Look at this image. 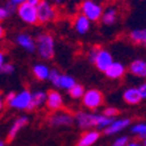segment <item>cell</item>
<instances>
[{"label": "cell", "mask_w": 146, "mask_h": 146, "mask_svg": "<svg viewBox=\"0 0 146 146\" xmlns=\"http://www.w3.org/2000/svg\"><path fill=\"white\" fill-rule=\"evenodd\" d=\"M75 123L77 126L82 130H104L112 123L115 118L106 117L103 113H91V112H84V111H78L74 116Z\"/></svg>", "instance_id": "1"}, {"label": "cell", "mask_w": 146, "mask_h": 146, "mask_svg": "<svg viewBox=\"0 0 146 146\" xmlns=\"http://www.w3.org/2000/svg\"><path fill=\"white\" fill-rule=\"evenodd\" d=\"M5 104L18 111H33L32 109V91L23 89L21 91H9L4 95Z\"/></svg>", "instance_id": "2"}, {"label": "cell", "mask_w": 146, "mask_h": 146, "mask_svg": "<svg viewBox=\"0 0 146 146\" xmlns=\"http://www.w3.org/2000/svg\"><path fill=\"white\" fill-rule=\"evenodd\" d=\"M35 52L43 61H49L55 56V39L49 33H40L35 39Z\"/></svg>", "instance_id": "3"}, {"label": "cell", "mask_w": 146, "mask_h": 146, "mask_svg": "<svg viewBox=\"0 0 146 146\" xmlns=\"http://www.w3.org/2000/svg\"><path fill=\"white\" fill-rule=\"evenodd\" d=\"M48 81H49L53 84V87H55L56 89H62V90H67V91L74 86V84L77 83L76 80L72 76H70L68 74H63V72H61L56 68L50 69Z\"/></svg>", "instance_id": "4"}, {"label": "cell", "mask_w": 146, "mask_h": 146, "mask_svg": "<svg viewBox=\"0 0 146 146\" xmlns=\"http://www.w3.org/2000/svg\"><path fill=\"white\" fill-rule=\"evenodd\" d=\"M103 9V6L96 3L95 0H83L80 5V13L86 17L90 22L100 21Z\"/></svg>", "instance_id": "5"}, {"label": "cell", "mask_w": 146, "mask_h": 146, "mask_svg": "<svg viewBox=\"0 0 146 146\" xmlns=\"http://www.w3.org/2000/svg\"><path fill=\"white\" fill-rule=\"evenodd\" d=\"M36 12H38V21L42 25L53 22L57 18V11L49 0H41V3L36 6Z\"/></svg>", "instance_id": "6"}, {"label": "cell", "mask_w": 146, "mask_h": 146, "mask_svg": "<svg viewBox=\"0 0 146 146\" xmlns=\"http://www.w3.org/2000/svg\"><path fill=\"white\" fill-rule=\"evenodd\" d=\"M19 19L26 23L28 26H35L38 25V12H36V7L29 5L28 3H23L17 7V12Z\"/></svg>", "instance_id": "7"}, {"label": "cell", "mask_w": 146, "mask_h": 146, "mask_svg": "<svg viewBox=\"0 0 146 146\" xmlns=\"http://www.w3.org/2000/svg\"><path fill=\"white\" fill-rule=\"evenodd\" d=\"M47 123L53 127H68L75 123V119L71 113L63 110H57L48 117Z\"/></svg>", "instance_id": "8"}, {"label": "cell", "mask_w": 146, "mask_h": 146, "mask_svg": "<svg viewBox=\"0 0 146 146\" xmlns=\"http://www.w3.org/2000/svg\"><path fill=\"white\" fill-rule=\"evenodd\" d=\"M104 102L103 94L97 89H89L82 96V104L89 110H97Z\"/></svg>", "instance_id": "9"}, {"label": "cell", "mask_w": 146, "mask_h": 146, "mask_svg": "<svg viewBox=\"0 0 146 146\" xmlns=\"http://www.w3.org/2000/svg\"><path fill=\"white\" fill-rule=\"evenodd\" d=\"M29 123V118L27 116H20L18 117L12 125L9 126L8 131H7V135H6V143H12L20 133V131L22 129H25Z\"/></svg>", "instance_id": "10"}, {"label": "cell", "mask_w": 146, "mask_h": 146, "mask_svg": "<svg viewBox=\"0 0 146 146\" xmlns=\"http://www.w3.org/2000/svg\"><path fill=\"white\" fill-rule=\"evenodd\" d=\"M44 105L49 111H57V110H62V108L64 105V100L63 96L61 95L57 90H50L47 92L46 97V103Z\"/></svg>", "instance_id": "11"}, {"label": "cell", "mask_w": 146, "mask_h": 146, "mask_svg": "<svg viewBox=\"0 0 146 146\" xmlns=\"http://www.w3.org/2000/svg\"><path fill=\"white\" fill-rule=\"evenodd\" d=\"M113 62V57H112V54L106 50V49H102L100 48L98 53H97L95 60H94V64L96 66V68L98 69L100 71H105L106 68L110 66L111 63Z\"/></svg>", "instance_id": "12"}, {"label": "cell", "mask_w": 146, "mask_h": 146, "mask_svg": "<svg viewBox=\"0 0 146 146\" xmlns=\"http://www.w3.org/2000/svg\"><path fill=\"white\" fill-rule=\"evenodd\" d=\"M131 125V119L130 118H115L112 120V123L109 125L108 127L104 129V133L106 136H113V135H118L119 132L124 131L125 129H127Z\"/></svg>", "instance_id": "13"}, {"label": "cell", "mask_w": 146, "mask_h": 146, "mask_svg": "<svg viewBox=\"0 0 146 146\" xmlns=\"http://www.w3.org/2000/svg\"><path fill=\"white\" fill-rule=\"evenodd\" d=\"M17 44L27 53H35V40L32 38V35L28 33H19L15 36Z\"/></svg>", "instance_id": "14"}, {"label": "cell", "mask_w": 146, "mask_h": 146, "mask_svg": "<svg viewBox=\"0 0 146 146\" xmlns=\"http://www.w3.org/2000/svg\"><path fill=\"white\" fill-rule=\"evenodd\" d=\"M125 72H126L125 66L121 62H118V61H113V62L106 68L104 74L110 80H119L125 75Z\"/></svg>", "instance_id": "15"}, {"label": "cell", "mask_w": 146, "mask_h": 146, "mask_svg": "<svg viewBox=\"0 0 146 146\" xmlns=\"http://www.w3.org/2000/svg\"><path fill=\"white\" fill-rule=\"evenodd\" d=\"M101 138V133L98 130H89L84 132L80 137L76 146H92Z\"/></svg>", "instance_id": "16"}, {"label": "cell", "mask_w": 146, "mask_h": 146, "mask_svg": "<svg viewBox=\"0 0 146 146\" xmlns=\"http://www.w3.org/2000/svg\"><path fill=\"white\" fill-rule=\"evenodd\" d=\"M129 71L136 77L146 78V61L141 58L133 60L129 66Z\"/></svg>", "instance_id": "17"}, {"label": "cell", "mask_w": 146, "mask_h": 146, "mask_svg": "<svg viewBox=\"0 0 146 146\" xmlns=\"http://www.w3.org/2000/svg\"><path fill=\"white\" fill-rule=\"evenodd\" d=\"M118 19V11L113 6H109L103 9V13L101 17V21L105 26H112L117 22Z\"/></svg>", "instance_id": "18"}, {"label": "cell", "mask_w": 146, "mask_h": 146, "mask_svg": "<svg viewBox=\"0 0 146 146\" xmlns=\"http://www.w3.org/2000/svg\"><path fill=\"white\" fill-rule=\"evenodd\" d=\"M123 100L126 104L129 105H137L141 102V96H140V92L138 90V88L136 87H131V88H127L124 94H123Z\"/></svg>", "instance_id": "19"}, {"label": "cell", "mask_w": 146, "mask_h": 146, "mask_svg": "<svg viewBox=\"0 0 146 146\" xmlns=\"http://www.w3.org/2000/svg\"><path fill=\"white\" fill-rule=\"evenodd\" d=\"M90 21L81 13L74 19V29L78 35H86L90 31Z\"/></svg>", "instance_id": "20"}, {"label": "cell", "mask_w": 146, "mask_h": 146, "mask_svg": "<svg viewBox=\"0 0 146 146\" xmlns=\"http://www.w3.org/2000/svg\"><path fill=\"white\" fill-rule=\"evenodd\" d=\"M32 72L34 77L38 81H47L49 77V72H50V68L48 67L46 63H36L33 66L32 68Z\"/></svg>", "instance_id": "21"}, {"label": "cell", "mask_w": 146, "mask_h": 146, "mask_svg": "<svg viewBox=\"0 0 146 146\" xmlns=\"http://www.w3.org/2000/svg\"><path fill=\"white\" fill-rule=\"evenodd\" d=\"M46 97L47 92L43 90H35L32 92V109H40L46 103Z\"/></svg>", "instance_id": "22"}, {"label": "cell", "mask_w": 146, "mask_h": 146, "mask_svg": "<svg viewBox=\"0 0 146 146\" xmlns=\"http://www.w3.org/2000/svg\"><path fill=\"white\" fill-rule=\"evenodd\" d=\"M129 39L136 44H144L146 42V28L131 31L129 34Z\"/></svg>", "instance_id": "23"}, {"label": "cell", "mask_w": 146, "mask_h": 146, "mask_svg": "<svg viewBox=\"0 0 146 146\" xmlns=\"http://www.w3.org/2000/svg\"><path fill=\"white\" fill-rule=\"evenodd\" d=\"M130 131L133 136H137L139 139H141V140L146 139V123L145 121H140V123L133 124L131 126Z\"/></svg>", "instance_id": "24"}, {"label": "cell", "mask_w": 146, "mask_h": 146, "mask_svg": "<svg viewBox=\"0 0 146 146\" xmlns=\"http://www.w3.org/2000/svg\"><path fill=\"white\" fill-rule=\"evenodd\" d=\"M84 91H86V90H84L83 86H81V84L76 83V84H74V86H72V87L68 90V94H69V96L71 97V98L80 100V98H82Z\"/></svg>", "instance_id": "25"}, {"label": "cell", "mask_w": 146, "mask_h": 146, "mask_svg": "<svg viewBox=\"0 0 146 146\" xmlns=\"http://www.w3.org/2000/svg\"><path fill=\"white\" fill-rule=\"evenodd\" d=\"M13 72H14V66L9 62H5L0 68V74L3 75H12Z\"/></svg>", "instance_id": "26"}, {"label": "cell", "mask_w": 146, "mask_h": 146, "mask_svg": "<svg viewBox=\"0 0 146 146\" xmlns=\"http://www.w3.org/2000/svg\"><path fill=\"white\" fill-rule=\"evenodd\" d=\"M104 116H106V117H110V118H116V116L119 113V111H118V109L117 108H115V106H106L104 110H103V112H102Z\"/></svg>", "instance_id": "27"}, {"label": "cell", "mask_w": 146, "mask_h": 146, "mask_svg": "<svg viewBox=\"0 0 146 146\" xmlns=\"http://www.w3.org/2000/svg\"><path fill=\"white\" fill-rule=\"evenodd\" d=\"M129 141H130V138L127 136H120L113 140L112 146H126Z\"/></svg>", "instance_id": "28"}, {"label": "cell", "mask_w": 146, "mask_h": 146, "mask_svg": "<svg viewBox=\"0 0 146 146\" xmlns=\"http://www.w3.org/2000/svg\"><path fill=\"white\" fill-rule=\"evenodd\" d=\"M100 48H101V47H98V46H94V47H91L90 49H89V52H88V60L90 61V62L94 63V60H95L97 53H98Z\"/></svg>", "instance_id": "29"}, {"label": "cell", "mask_w": 146, "mask_h": 146, "mask_svg": "<svg viewBox=\"0 0 146 146\" xmlns=\"http://www.w3.org/2000/svg\"><path fill=\"white\" fill-rule=\"evenodd\" d=\"M9 17H11V13L8 12V9H7L5 6L0 5V22L7 20Z\"/></svg>", "instance_id": "30"}, {"label": "cell", "mask_w": 146, "mask_h": 146, "mask_svg": "<svg viewBox=\"0 0 146 146\" xmlns=\"http://www.w3.org/2000/svg\"><path fill=\"white\" fill-rule=\"evenodd\" d=\"M138 90L140 92V96H141V98L143 100H146V81L144 83H141L140 86L138 87Z\"/></svg>", "instance_id": "31"}, {"label": "cell", "mask_w": 146, "mask_h": 146, "mask_svg": "<svg viewBox=\"0 0 146 146\" xmlns=\"http://www.w3.org/2000/svg\"><path fill=\"white\" fill-rule=\"evenodd\" d=\"M5 98H4V94L0 91V112H1L4 109H5Z\"/></svg>", "instance_id": "32"}, {"label": "cell", "mask_w": 146, "mask_h": 146, "mask_svg": "<svg viewBox=\"0 0 146 146\" xmlns=\"http://www.w3.org/2000/svg\"><path fill=\"white\" fill-rule=\"evenodd\" d=\"M7 1H8L9 4H12L13 6L18 7L19 5H21V4H23V3H26V0H7Z\"/></svg>", "instance_id": "33"}, {"label": "cell", "mask_w": 146, "mask_h": 146, "mask_svg": "<svg viewBox=\"0 0 146 146\" xmlns=\"http://www.w3.org/2000/svg\"><path fill=\"white\" fill-rule=\"evenodd\" d=\"M6 62V54L0 49V68H1V66Z\"/></svg>", "instance_id": "34"}, {"label": "cell", "mask_w": 146, "mask_h": 146, "mask_svg": "<svg viewBox=\"0 0 146 146\" xmlns=\"http://www.w3.org/2000/svg\"><path fill=\"white\" fill-rule=\"evenodd\" d=\"M26 3H28L29 5H32V6H38L40 3H41V0H26Z\"/></svg>", "instance_id": "35"}, {"label": "cell", "mask_w": 146, "mask_h": 146, "mask_svg": "<svg viewBox=\"0 0 146 146\" xmlns=\"http://www.w3.org/2000/svg\"><path fill=\"white\" fill-rule=\"evenodd\" d=\"M4 36H5V28L3 26V23L0 22V40H3Z\"/></svg>", "instance_id": "36"}, {"label": "cell", "mask_w": 146, "mask_h": 146, "mask_svg": "<svg viewBox=\"0 0 146 146\" xmlns=\"http://www.w3.org/2000/svg\"><path fill=\"white\" fill-rule=\"evenodd\" d=\"M126 146H144V145L141 143H139V141H135V140H133V141H129Z\"/></svg>", "instance_id": "37"}, {"label": "cell", "mask_w": 146, "mask_h": 146, "mask_svg": "<svg viewBox=\"0 0 146 146\" xmlns=\"http://www.w3.org/2000/svg\"><path fill=\"white\" fill-rule=\"evenodd\" d=\"M63 0H50V3L53 5H60V4H62Z\"/></svg>", "instance_id": "38"}, {"label": "cell", "mask_w": 146, "mask_h": 146, "mask_svg": "<svg viewBox=\"0 0 146 146\" xmlns=\"http://www.w3.org/2000/svg\"><path fill=\"white\" fill-rule=\"evenodd\" d=\"M0 146H7L5 140H0Z\"/></svg>", "instance_id": "39"}, {"label": "cell", "mask_w": 146, "mask_h": 146, "mask_svg": "<svg viewBox=\"0 0 146 146\" xmlns=\"http://www.w3.org/2000/svg\"><path fill=\"white\" fill-rule=\"evenodd\" d=\"M143 145H144V146H146V139H144V143H143Z\"/></svg>", "instance_id": "40"}, {"label": "cell", "mask_w": 146, "mask_h": 146, "mask_svg": "<svg viewBox=\"0 0 146 146\" xmlns=\"http://www.w3.org/2000/svg\"><path fill=\"white\" fill-rule=\"evenodd\" d=\"M144 44H145V47H146V42H145V43H144Z\"/></svg>", "instance_id": "41"}]
</instances>
